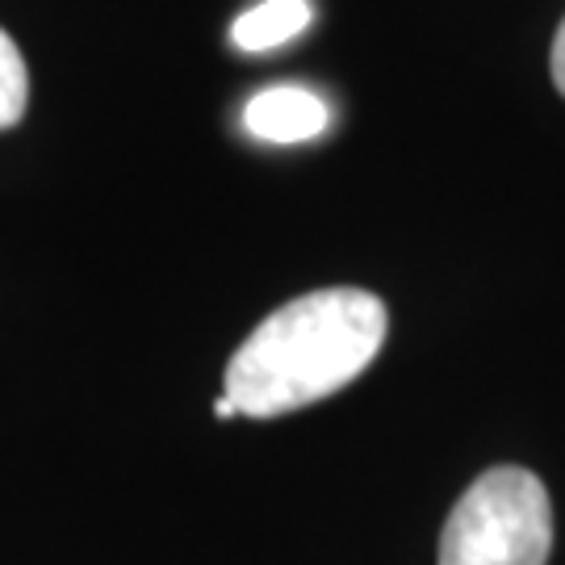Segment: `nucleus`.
I'll use <instances>...</instances> for the list:
<instances>
[{
	"label": "nucleus",
	"instance_id": "423d86ee",
	"mask_svg": "<svg viewBox=\"0 0 565 565\" xmlns=\"http://www.w3.org/2000/svg\"><path fill=\"white\" fill-rule=\"evenodd\" d=\"M553 84H557V93L565 97V21L562 30H557V39H553Z\"/></svg>",
	"mask_w": 565,
	"mask_h": 565
},
{
	"label": "nucleus",
	"instance_id": "7ed1b4c3",
	"mask_svg": "<svg viewBox=\"0 0 565 565\" xmlns=\"http://www.w3.org/2000/svg\"><path fill=\"white\" fill-rule=\"evenodd\" d=\"M243 126L256 139L289 147V142L319 139L331 126V109L319 93H310L302 84H273L243 105Z\"/></svg>",
	"mask_w": 565,
	"mask_h": 565
},
{
	"label": "nucleus",
	"instance_id": "f03ea898",
	"mask_svg": "<svg viewBox=\"0 0 565 565\" xmlns=\"http://www.w3.org/2000/svg\"><path fill=\"white\" fill-rule=\"evenodd\" d=\"M548 548L553 507L545 482L532 469L499 465L457 499L436 565H545Z\"/></svg>",
	"mask_w": 565,
	"mask_h": 565
},
{
	"label": "nucleus",
	"instance_id": "20e7f679",
	"mask_svg": "<svg viewBox=\"0 0 565 565\" xmlns=\"http://www.w3.org/2000/svg\"><path fill=\"white\" fill-rule=\"evenodd\" d=\"M310 18H315L310 0H260L231 25V42L247 55H264V51H277L306 34Z\"/></svg>",
	"mask_w": 565,
	"mask_h": 565
},
{
	"label": "nucleus",
	"instance_id": "39448f33",
	"mask_svg": "<svg viewBox=\"0 0 565 565\" xmlns=\"http://www.w3.org/2000/svg\"><path fill=\"white\" fill-rule=\"evenodd\" d=\"M25 105H30V72H25L18 42L0 30V130L18 126Z\"/></svg>",
	"mask_w": 565,
	"mask_h": 565
},
{
	"label": "nucleus",
	"instance_id": "f257e3e1",
	"mask_svg": "<svg viewBox=\"0 0 565 565\" xmlns=\"http://www.w3.org/2000/svg\"><path fill=\"white\" fill-rule=\"evenodd\" d=\"M382 298L315 289L273 310L226 364V398L247 419H277L356 382L385 343Z\"/></svg>",
	"mask_w": 565,
	"mask_h": 565
},
{
	"label": "nucleus",
	"instance_id": "0eeeda50",
	"mask_svg": "<svg viewBox=\"0 0 565 565\" xmlns=\"http://www.w3.org/2000/svg\"><path fill=\"white\" fill-rule=\"evenodd\" d=\"M214 415H218V419H235V415H239V411H235V403H231V398H218V403H214Z\"/></svg>",
	"mask_w": 565,
	"mask_h": 565
}]
</instances>
